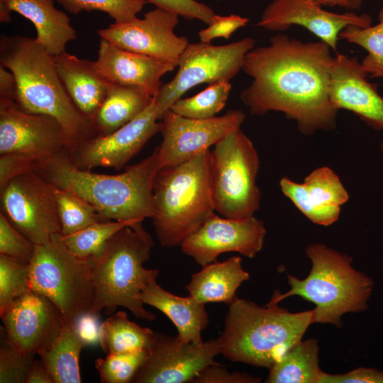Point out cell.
<instances>
[{
  "mask_svg": "<svg viewBox=\"0 0 383 383\" xmlns=\"http://www.w3.org/2000/svg\"><path fill=\"white\" fill-rule=\"evenodd\" d=\"M150 350L134 353H109L98 358L95 367L103 383L132 382L138 370L145 362Z\"/></svg>",
  "mask_w": 383,
  "mask_h": 383,
  "instance_id": "obj_36",
  "label": "cell"
},
{
  "mask_svg": "<svg viewBox=\"0 0 383 383\" xmlns=\"http://www.w3.org/2000/svg\"><path fill=\"white\" fill-rule=\"evenodd\" d=\"M331 48L322 41L304 43L282 33L245 55L242 70L252 78L240 99L252 114L283 112L310 135L333 129L338 110L329 98Z\"/></svg>",
  "mask_w": 383,
  "mask_h": 383,
  "instance_id": "obj_1",
  "label": "cell"
},
{
  "mask_svg": "<svg viewBox=\"0 0 383 383\" xmlns=\"http://www.w3.org/2000/svg\"><path fill=\"white\" fill-rule=\"evenodd\" d=\"M249 20L238 15L213 16L207 28L199 32L200 41L211 43L212 40L223 38L228 39L238 28L245 26Z\"/></svg>",
  "mask_w": 383,
  "mask_h": 383,
  "instance_id": "obj_41",
  "label": "cell"
},
{
  "mask_svg": "<svg viewBox=\"0 0 383 383\" xmlns=\"http://www.w3.org/2000/svg\"><path fill=\"white\" fill-rule=\"evenodd\" d=\"M153 99L134 119L106 135H95L73 147L68 152L71 162L86 170L97 167H123L145 143L161 130Z\"/></svg>",
  "mask_w": 383,
  "mask_h": 383,
  "instance_id": "obj_14",
  "label": "cell"
},
{
  "mask_svg": "<svg viewBox=\"0 0 383 383\" xmlns=\"http://www.w3.org/2000/svg\"><path fill=\"white\" fill-rule=\"evenodd\" d=\"M25 383H55L40 360L32 361L27 371Z\"/></svg>",
  "mask_w": 383,
  "mask_h": 383,
  "instance_id": "obj_47",
  "label": "cell"
},
{
  "mask_svg": "<svg viewBox=\"0 0 383 383\" xmlns=\"http://www.w3.org/2000/svg\"><path fill=\"white\" fill-rule=\"evenodd\" d=\"M230 82H217L191 97L179 99L170 109L182 116L205 119L214 117L226 106L231 91Z\"/></svg>",
  "mask_w": 383,
  "mask_h": 383,
  "instance_id": "obj_34",
  "label": "cell"
},
{
  "mask_svg": "<svg viewBox=\"0 0 383 383\" xmlns=\"http://www.w3.org/2000/svg\"><path fill=\"white\" fill-rule=\"evenodd\" d=\"M150 279L141 290L139 299L165 314L176 326L177 336L184 342L201 343V331L209 324L205 304L199 303L190 295L186 297L173 294Z\"/></svg>",
  "mask_w": 383,
  "mask_h": 383,
  "instance_id": "obj_25",
  "label": "cell"
},
{
  "mask_svg": "<svg viewBox=\"0 0 383 383\" xmlns=\"http://www.w3.org/2000/svg\"><path fill=\"white\" fill-rule=\"evenodd\" d=\"M312 316V310L292 313L278 304L261 306L237 297L218 338L221 354L232 362L269 370L301 340Z\"/></svg>",
  "mask_w": 383,
  "mask_h": 383,
  "instance_id": "obj_4",
  "label": "cell"
},
{
  "mask_svg": "<svg viewBox=\"0 0 383 383\" xmlns=\"http://www.w3.org/2000/svg\"><path fill=\"white\" fill-rule=\"evenodd\" d=\"M86 346L74 326L65 321L50 346L38 355L55 383H80L79 359Z\"/></svg>",
  "mask_w": 383,
  "mask_h": 383,
  "instance_id": "obj_28",
  "label": "cell"
},
{
  "mask_svg": "<svg viewBox=\"0 0 383 383\" xmlns=\"http://www.w3.org/2000/svg\"><path fill=\"white\" fill-rule=\"evenodd\" d=\"M31 291L30 262L0 254V313Z\"/></svg>",
  "mask_w": 383,
  "mask_h": 383,
  "instance_id": "obj_35",
  "label": "cell"
},
{
  "mask_svg": "<svg viewBox=\"0 0 383 383\" xmlns=\"http://www.w3.org/2000/svg\"><path fill=\"white\" fill-rule=\"evenodd\" d=\"M265 235L263 222L254 216L234 219L213 213L180 247L184 253L204 267L227 252L254 257L262 250Z\"/></svg>",
  "mask_w": 383,
  "mask_h": 383,
  "instance_id": "obj_16",
  "label": "cell"
},
{
  "mask_svg": "<svg viewBox=\"0 0 383 383\" xmlns=\"http://www.w3.org/2000/svg\"><path fill=\"white\" fill-rule=\"evenodd\" d=\"M211 155L215 211L228 218L253 216L260 191L256 184L260 159L252 141L238 128L219 140Z\"/></svg>",
  "mask_w": 383,
  "mask_h": 383,
  "instance_id": "obj_9",
  "label": "cell"
},
{
  "mask_svg": "<svg viewBox=\"0 0 383 383\" xmlns=\"http://www.w3.org/2000/svg\"><path fill=\"white\" fill-rule=\"evenodd\" d=\"M280 187L305 216L321 226L335 222L340 206L348 199L340 179L327 167L315 170L300 184L284 177L280 180Z\"/></svg>",
  "mask_w": 383,
  "mask_h": 383,
  "instance_id": "obj_22",
  "label": "cell"
},
{
  "mask_svg": "<svg viewBox=\"0 0 383 383\" xmlns=\"http://www.w3.org/2000/svg\"><path fill=\"white\" fill-rule=\"evenodd\" d=\"M356 57H333L330 69L329 98L337 110L355 113L369 126L383 130V97Z\"/></svg>",
  "mask_w": 383,
  "mask_h": 383,
  "instance_id": "obj_20",
  "label": "cell"
},
{
  "mask_svg": "<svg viewBox=\"0 0 383 383\" xmlns=\"http://www.w3.org/2000/svg\"><path fill=\"white\" fill-rule=\"evenodd\" d=\"M153 99L142 89L111 84L91 120L96 135L110 134L128 123L145 110Z\"/></svg>",
  "mask_w": 383,
  "mask_h": 383,
  "instance_id": "obj_27",
  "label": "cell"
},
{
  "mask_svg": "<svg viewBox=\"0 0 383 383\" xmlns=\"http://www.w3.org/2000/svg\"><path fill=\"white\" fill-rule=\"evenodd\" d=\"M54 63L71 100L91 121L111 84L97 72L94 61L79 59L65 51L54 56Z\"/></svg>",
  "mask_w": 383,
  "mask_h": 383,
  "instance_id": "obj_24",
  "label": "cell"
},
{
  "mask_svg": "<svg viewBox=\"0 0 383 383\" xmlns=\"http://www.w3.org/2000/svg\"><path fill=\"white\" fill-rule=\"evenodd\" d=\"M153 245L142 222L122 228L109 240L103 252L92 258L94 300L89 313L99 318L103 311L111 315L122 306L137 318H156L139 299L143 287L159 274L157 269L143 267Z\"/></svg>",
  "mask_w": 383,
  "mask_h": 383,
  "instance_id": "obj_6",
  "label": "cell"
},
{
  "mask_svg": "<svg viewBox=\"0 0 383 383\" xmlns=\"http://www.w3.org/2000/svg\"><path fill=\"white\" fill-rule=\"evenodd\" d=\"M211 167L208 150L187 162L158 170L152 187V218L161 245H180L214 213Z\"/></svg>",
  "mask_w": 383,
  "mask_h": 383,
  "instance_id": "obj_7",
  "label": "cell"
},
{
  "mask_svg": "<svg viewBox=\"0 0 383 383\" xmlns=\"http://www.w3.org/2000/svg\"><path fill=\"white\" fill-rule=\"evenodd\" d=\"M99 318L89 313L80 317L74 325L75 330L87 345L99 343Z\"/></svg>",
  "mask_w": 383,
  "mask_h": 383,
  "instance_id": "obj_45",
  "label": "cell"
},
{
  "mask_svg": "<svg viewBox=\"0 0 383 383\" xmlns=\"http://www.w3.org/2000/svg\"><path fill=\"white\" fill-rule=\"evenodd\" d=\"M347 9H358L361 6L363 0H347Z\"/></svg>",
  "mask_w": 383,
  "mask_h": 383,
  "instance_id": "obj_49",
  "label": "cell"
},
{
  "mask_svg": "<svg viewBox=\"0 0 383 383\" xmlns=\"http://www.w3.org/2000/svg\"><path fill=\"white\" fill-rule=\"evenodd\" d=\"M17 84L15 76L0 65V102H16Z\"/></svg>",
  "mask_w": 383,
  "mask_h": 383,
  "instance_id": "obj_46",
  "label": "cell"
},
{
  "mask_svg": "<svg viewBox=\"0 0 383 383\" xmlns=\"http://www.w3.org/2000/svg\"><path fill=\"white\" fill-rule=\"evenodd\" d=\"M37 161L18 153L0 155V190L13 178L33 170Z\"/></svg>",
  "mask_w": 383,
  "mask_h": 383,
  "instance_id": "obj_42",
  "label": "cell"
},
{
  "mask_svg": "<svg viewBox=\"0 0 383 383\" xmlns=\"http://www.w3.org/2000/svg\"><path fill=\"white\" fill-rule=\"evenodd\" d=\"M0 315L6 342L29 357L48 348L65 322L54 303L33 291L16 299Z\"/></svg>",
  "mask_w": 383,
  "mask_h": 383,
  "instance_id": "obj_18",
  "label": "cell"
},
{
  "mask_svg": "<svg viewBox=\"0 0 383 383\" xmlns=\"http://www.w3.org/2000/svg\"><path fill=\"white\" fill-rule=\"evenodd\" d=\"M0 63L15 76V104L19 109L56 119L69 138L72 148L96 135L91 121L76 107L65 90L54 56L35 38L1 35Z\"/></svg>",
  "mask_w": 383,
  "mask_h": 383,
  "instance_id": "obj_3",
  "label": "cell"
},
{
  "mask_svg": "<svg viewBox=\"0 0 383 383\" xmlns=\"http://www.w3.org/2000/svg\"><path fill=\"white\" fill-rule=\"evenodd\" d=\"M0 196L1 212L35 244L61 232L54 185L34 170L11 179Z\"/></svg>",
  "mask_w": 383,
  "mask_h": 383,
  "instance_id": "obj_11",
  "label": "cell"
},
{
  "mask_svg": "<svg viewBox=\"0 0 383 383\" xmlns=\"http://www.w3.org/2000/svg\"><path fill=\"white\" fill-rule=\"evenodd\" d=\"M35 248V244L0 212V254L30 262Z\"/></svg>",
  "mask_w": 383,
  "mask_h": 383,
  "instance_id": "obj_38",
  "label": "cell"
},
{
  "mask_svg": "<svg viewBox=\"0 0 383 383\" xmlns=\"http://www.w3.org/2000/svg\"><path fill=\"white\" fill-rule=\"evenodd\" d=\"M318 383H383V372L372 367H360L337 374L323 371Z\"/></svg>",
  "mask_w": 383,
  "mask_h": 383,
  "instance_id": "obj_44",
  "label": "cell"
},
{
  "mask_svg": "<svg viewBox=\"0 0 383 383\" xmlns=\"http://www.w3.org/2000/svg\"><path fill=\"white\" fill-rule=\"evenodd\" d=\"M255 45V40L250 37L218 46L201 41L189 43L179 57L175 76L161 85L154 97L159 120L175 101L195 86L229 82L242 70L246 54Z\"/></svg>",
  "mask_w": 383,
  "mask_h": 383,
  "instance_id": "obj_10",
  "label": "cell"
},
{
  "mask_svg": "<svg viewBox=\"0 0 383 383\" xmlns=\"http://www.w3.org/2000/svg\"><path fill=\"white\" fill-rule=\"evenodd\" d=\"M92 257L81 258L64 243L60 233L45 244H35L30 261V287L48 298L74 326L91 310L94 300Z\"/></svg>",
  "mask_w": 383,
  "mask_h": 383,
  "instance_id": "obj_8",
  "label": "cell"
},
{
  "mask_svg": "<svg viewBox=\"0 0 383 383\" xmlns=\"http://www.w3.org/2000/svg\"><path fill=\"white\" fill-rule=\"evenodd\" d=\"M34 357L26 356L6 344L0 349V382L25 383L29 365Z\"/></svg>",
  "mask_w": 383,
  "mask_h": 383,
  "instance_id": "obj_39",
  "label": "cell"
},
{
  "mask_svg": "<svg viewBox=\"0 0 383 383\" xmlns=\"http://www.w3.org/2000/svg\"><path fill=\"white\" fill-rule=\"evenodd\" d=\"M319 346L316 339L301 340L269 369L267 383H318Z\"/></svg>",
  "mask_w": 383,
  "mask_h": 383,
  "instance_id": "obj_29",
  "label": "cell"
},
{
  "mask_svg": "<svg viewBox=\"0 0 383 383\" xmlns=\"http://www.w3.org/2000/svg\"><path fill=\"white\" fill-rule=\"evenodd\" d=\"M221 353L218 338L194 343L155 333L148 355L132 382H191L206 367L218 363L214 358Z\"/></svg>",
  "mask_w": 383,
  "mask_h": 383,
  "instance_id": "obj_13",
  "label": "cell"
},
{
  "mask_svg": "<svg viewBox=\"0 0 383 383\" xmlns=\"http://www.w3.org/2000/svg\"><path fill=\"white\" fill-rule=\"evenodd\" d=\"M381 148H382V150H383V143H382V145H381Z\"/></svg>",
  "mask_w": 383,
  "mask_h": 383,
  "instance_id": "obj_50",
  "label": "cell"
},
{
  "mask_svg": "<svg viewBox=\"0 0 383 383\" xmlns=\"http://www.w3.org/2000/svg\"><path fill=\"white\" fill-rule=\"evenodd\" d=\"M54 194L62 235L74 233L94 223L106 221L94 206L72 192L54 186Z\"/></svg>",
  "mask_w": 383,
  "mask_h": 383,
  "instance_id": "obj_33",
  "label": "cell"
},
{
  "mask_svg": "<svg viewBox=\"0 0 383 383\" xmlns=\"http://www.w3.org/2000/svg\"><path fill=\"white\" fill-rule=\"evenodd\" d=\"M155 332L130 321L125 311H118L100 325L99 343L106 353H134L150 350Z\"/></svg>",
  "mask_w": 383,
  "mask_h": 383,
  "instance_id": "obj_30",
  "label": "cell"
},
{
  "mask_svg": "<svg viewBox=\"0 0 383 383\" xmlns=\"http://www.w3.org/2000/svg\"><path fill=\"white\" fill-rule=\"evenodd\" d=\"M250 279L242 267V259L234 256L223 262H213L192 276L186 289L199 303L232 304L240 284Z\"/></svg>",
  "mask_w": 383,
  "mask_h": 383,
  "instance_id": "obj_26",
  "label": "cell"
},
{
  "mask_svg": "<svg viewBox=\"0 0 383 383\" xmlns=\"http://www.w3.org/2000/svg\"><path fill=\"white\" fill-rule=\"evenodd\" d=\"M68 12L77 15L82 11L106 13L116 23L131 21L147 3L145 0H55Z\"/></svg>",
  "mask_w": 383,
  "mask_h": 383,
  "instance_id": "obj_37",
  "label": "cell"
},
{
  "mask_svg": "<svg viewBox=\"0 0 383 383\" xmlns=\"http://www.w3.org/2000/svg\"><path fill=\"white\" fill-rule=\"evenodd\" d=\"M12 11L33 23L35 40L52 56L65 52L67 44L77 38L70 18L55 7L53 0H0L1 23L9 22Z\"/></svg>",
  "mask_w": 383,
  "mask_h": 383,
  "instance_id": "obj_23",
  "label": "cell"
},
{
  "mask_svg": "<svg viewBox=\"0 0 383 383\" xmlns=\"http://www.w3.org/2000/svg\"><path fill=\"white\" fill-rule=\"evenodd\" d=\"M179 16L156 8L143 18L112 23L98 30L101 38L123 50L170 62L177 67L189 44L185 36L174 33Z\"/></svg>",
  "mask_w": 383,
  "mask_h": 383,
  "instance_id": "obj_17",
  "label": "cell"
},
{
  "mask_svg": "<svg viewBox=\"0 0 383 383\" xmlns=\"http://www.w3.org/2000/svg\"><path fill=\"white\" fill-rule=\"evenodd\" d=\"M69 151L38 160L34 171L54 186L67 189L90 204L104 220L143 222L154 215L152 187L160 167L158 148L118 174L77 168Z\"/></svg>",
  "mask_w": 383,
  "mask_h": 383,
  "instance_id": "obj_2",
  "label": "cell"
},
{
  "mask_svg": "<svg viewBox=\"0 0 383 383\" xmlns=\"http://www.w3.org/2000/svg\"><path fill=\"white\" fill-rule=\"evenodd\" d=\"M94 66L109 84L140 89L153 97L160 89L161 78L177 67L170 62L123 50L103 38Z\"/></svg>",
  "mask_w": 383,
  "mask_h": 383,
  "instance_id": "obj_21",
  "label": "cell"
},
{
  "mask_svg": "<svg viewBox=\"0 0 383 383\" xmlns=\"http://www.w3.org/2000/svg\"><path fill=\"white\" fill-rule=\"evenodd\" d=\"M379 23L360 28L349 25L341 30L339 38L364 48L367 55L361 62L367 75L383 77V7L379 13Z\"/></svg>",
  "mask_w": 383,
  "mask_h": 383,
  "instance_id": "obj_31",
  "label": "cell"
},
{
  "mask_svg": "<svg viewBox=\"0 0 383 383\" xmlns=\"http://www.w3.org/2000/svg\"><path fill=\"white\" fill-rule=\"evenodd\" d=\"M138 222L103 221L94 223L74 233L62 235L68 249L81 258L96 257L104 250L109 240L122 228Z\"/></svg>",
  "mask_w": 383,
  "mask_h": 383,
  "instance_id": "obj_32",
  "label": "cell"
},
{
  "mask_svg": "<svg viewBox=\"0 0 383 383\" xmlns=\"http://www.w3.org/2000/svg\"><path fill=\"white\" fill-rule=\"evenodd\" d=\"M306 255L311 262L309 275L300 279L287 274L290 289L284 294L275 290L267 305L299 296L315 304L313 323H330L337 328H341L345 313L368 309L374 284L369 276L353 268L351 257L320 243L307 246Z\"/></svg>",
  "mask_w": 383,
  "mask_h": 383,
  "instance_id": "obj_5",
  "label": "cell"
},
{
  "mask_svg": "<svg viewBox=\"0 0 383 383\" xmlns=\"http://www.w3.org/2000/svg\"><path fill=\"white\" fill-rule=\"evenodd\" d=\"M313 1L321 6H341L346 9L348 5L347 0H311Z\"/></svg>",
  "mask_w": 383,
  "mask_h": 383,
  "instance_id": "obj_48",
  "label": "cell"
},
{
  "mask_svg": "<svg viewBox=\"0 0 383 383\" xmlns=\"http://www.w3.org/2000/svg\"><path fill=\"white\" fill-rule=\"evenodd\" d=\"M71 148L54 118L25 112L14 102H0V155L18 153L41 160Z\"/></svg>",
  "mask_w": 383,
  "mask_h": 383,
  "instance_id": "obj_15",
  "label": "cell"
},
{
  "mask_svg": "<svg viewBox=\"0 0 383 383\" xmlns=\"http://www.w3.org/2000/svg\"><path fill=\"white\" fill-rule=\"evenodd\" d=\"M156 8L182 16L188 20L197 19L209 25L215 13L204 3L196 0H145Z\"/></svg>",
  "mask_w": 383,
  "mask_h": 383,
  "instance_id": "obj_40",
  "label": "cell"
},
{
  "mask_svg": "<svg viewBox=\"0 0 383 383\" xmlns=\"http://www.w3.org/2000/svg\"><path fill=\"white\" fill-rule=\"evenodd\" d=\"M245 119L240 110H229L223 116L205 119L187 118L167 110L162 118V140L157 147L160 167L183 163L208 150L240 128Z\"/></svg>",
  "mask_w": 383,
  "mask_h": 383,
  "instance_id": "obj_12",
  "label": "cell"
},
{
  "mask_svg": "<svg viewBox=\"0 0 383 383\" xmlns=\"http://www.w3.org/2000/svg\"><path fill=\"white\" fill-rule=\"evenodd\" d=\"M321 6L311 0H274L265 9L257 26L271 31H284L293 25L301 26L334 51L339 34L346 26H372V17L367 13H336Z\"/></svg>",
  "mask_w": 383,
  "mask_h": 383,
  "instance_id": "obj_19",
  "label": "cell"
},
{
  "mask_svg": "<svg viewBox=\"0 0 383 383\" xmlns=\"http://www.w3.org/2000/svg\"><path fill=\"white\" fill-rule=\"evenodd\" d=\"M260 380L246 373L230 372L219 363H216L204 369L191 383H258Z\"/></svg>",
  "mask_w": 383,
  "mask_h": 383,
  "instance_id": "obj_43",
  "label": "cell"
}]
</instances>
